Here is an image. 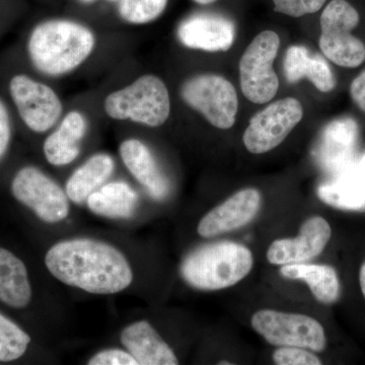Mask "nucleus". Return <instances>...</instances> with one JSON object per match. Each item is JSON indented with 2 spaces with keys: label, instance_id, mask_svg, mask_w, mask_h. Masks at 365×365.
<instances>
[{
  "label": "nucleus",
  "instance_id": "obj_1",
  "mask_svg": "<svg viewBox=\"0 0 365 365\" xmlns=\"http://www.w3.org/2000/svg\"><path fill=\"white\" fill-rule=\"evenodd\" d=\"M46 267L56 279L93 294H114L130 287L133 272L119 250L91 239L57 242L47 252Z\"/></svg>",
  "mask_w": 365,
  "mask_h": 365
},
{
  "label": "nucleus",
  "instance_id": "obj_2",
  "mask_svg": "<svg viewBox=\"0 0 365 365\" xmlns=\"http://www.w3.org/2000/svg\"><path fill=\"white\" fill-rule=\"evenodd\" d=\"M97 40L90 28L78 21L55 19L38 24L29 37L31 63L41 73L61 76L90 58Z\"/></svg>",
  "mask_w": 365,
  "mask_h": 365
},
{
  "label": "nucleus",
  "instance_id": "obj_3",
  "mask_svg": "<svg viewBox=\"0 0 365 365\" xmlns=\"http://www.w3.org/2000/svg\"><path fill=\"white\" fill-rule=\"evenodd\" d=\"M254 265L253 254L234 242L204 245L187 255L180 272L190 287L200 290H220L244 279Z\"/></svg>",
  "mask_w": 365,
  "mask_h": 365
},
{
  "label": "nucleus",
  "instance_id": "obj_4",
  "mask_svg": "<svg viewBox=\"0 0 365 365\" xmlns=\"http://www.w3.org/2000/svg\"><path fill=\"white\" fill-rule=\"evenodd\" d=\"M104 111L111 119L155 128L169 119V91L157 76L144 74L130 85L109 93L104 101Z\"/></svg>",
  "mask_w": 365,
  "mask_h": 365
},
{
  "label": "nucleus",
  "instance_id": "obj_5",
  "mask_svg": "<svg viewBox=\"0 0 365 365\" xmlns=\"http://www.w3.org/2000/svg\"><path fill=\"white\" fill-rule=\"evenodd\" d=\"M319 45L327 58L337 66L355 68L365 61V45L352 35L359 14L346 0H332L321 14Z\"/></svg>",
  "mask_w": 365,
  "mask_h": 365
},
{
  "label": "nucleus",
  "instance_id": "obj_6",
  "mask_svg": "<svg viewBox=\"0 0 365 365\" xmlns=\"http://www.w3.org/2000/svg\"><path fill=\"white\" fill-rule=\"evenodd\" d=\"M279 36L273 31L259 34L240 62V81L245 97L255 104L272 100L279 88V79L273 63L279 50Z\"/></svg>",
  "mask_w": 365,
  "mask_h": 365
},
{
  "label": "nucleus",
  "instance_id": "obj_7",
  "mask_svg": "<svg viewBox=\"0 0 365 365\" xmlns=\"http://www.w3.org/2000/svg\"><path fill=\"white\" fill-rule=\"evenodd\" d=\"M252 327L271 345L306 348L322 352L327 345L324 327L306 314L262 309L252 317Z\"/></svg>",
  "mask_w": 365,
  "mask_h": 365
},
{
  "label": "nucleus",
  "instance_id": "obj_8",
  "mask_svg": "<svg viewBox=\"0 0 365 365\" xmlns=\"http://www.w3.org/2000/svg\"><path fill=\"white\" fill-rule=\"evenodd\" d=\"M184 102L218 129H230L237 119L239 100L227 79L216 74H200L182 83Z\"/></svg>",
  "mask_w": 365,
  "mask_h": 365
},
{
  "label": "nucleus",
  "instance_id": "obj_9",
  "mask_svg": "<svg viewBox=\"0 0 365 365\" xmlns=\"http://www.w3.org/2000/svg\"><path fill=\"white\" fill-rule=\"evenodd\" d=\"M11 193L46 223L62 222L68 215L66 192L38 168L25 167L19 170L11 182Z\"/></svg>",
  "mask_w": 365,
  "mask_h": 365
},
{
  "label": "nucleus",
  "instance_id": "obj_10",
  "mask_svg": "<svg viewBox=\"0 0 365 365\" xmlns=\"http://www.w3.org/2000/svg\"><path fill=\"white\" fill-rule=\"evenodd\" d=\"M9 93L24 123L35 133H45L58 124L63 105L55 91L26 74L9 81Z\"/></svg>",
  "mask_w": 365,
  "mask_h": 365
},
{
  "label": "nucleus",
  "instance_id": "obj_11",
  "mask_svg": "<svg viewBox=\"0 0 365 365\" xmlns=\"http://www.w3.org/2000/svg\"><path fill=\"white\" fill-rule=\"evenodd\" d=\"M302 116L304 110L297 98L276 101L252 118L242 136L245 146L254 155L274 150L294 130Z\"/></svg>",
  "mask_w": 365,
  "mask_h": 365
},
{
  "label": "nucleus",
  "instance_id": "obj_12",
  "mask_svg": "<svg viewBox=\"0 0 365 365\" xmlns=\"http://www.w3.org/2000/svg\"><path fill=\"white\" fill-rule=\"evenodd\" d=\"M359 128L354 119L340 118L330 122L314 144L313 157L327 175L336 174L354 163L359 148Z\"/></svg>",
  "mask_w": 365,
  "mask_h": 365
},
{
  "label": "nucleus",
  "instance_id": "obj_13",
  "mask_svg": "<svg viewBox=\"0 0 365 365\" xmlns=\"http://www.w3.org/2000/svg\"><path fill=\"white\" fill-rule=\"evenodd\" d=\"M332 230L325 218L313 216L300 228L294 239H281L269 247L267 260L273 265L302 264L313 260L325 250Z\"/></svg>",
  "mask_w": 365,
  "mask_h": 365
},
{
  "label": "nucleus",
  "instance_id": "obj_14",
  "mask_svg": "<svg viewBox=\"0 0 365 365\" xmlns=\"http://www.w3.org/2000/svg\"><path fill=\"white\" fill-rule=\"evenodd\" d=\"M261 204L258 190L242 189L204 216L197 232L200 237L209 239L245 227L258 215Z\"/></svg>",
  "mask_w": 365,
  "mask_h": 365
},
{
  "label": "nucleus",
  "instance_id": "obj_15",
  "mask_svg": "<svg viewBox=\"0 0 365 365\" xmlns=\"http://www.w3.org/2000/svg\"><path fill=\"white\" fill-rule=\"evenodd\" d=\"M178 39L190 49L205 52L227 51L235 38L234 23L217 14H199L182 21Z\"/></svg>",
  "mask_w": 365,
  "mask_h": 365
},
{
  "label": "nucleus",
  "instance_id": "obj_16",
  "mask_svg": "<svg viewBox=\"0 0 365 365\" xmlns=\"http://www.w3.org/2000/svg\"><path fill=\"white\" fill-rule=\"evenodd\" d=\"M119 153L125 167L151 198L158 201L167 198L170 193L169 181L145 143L136 138L126 139L120 145Z\"/></svg>",
  "mask_w": 365,
  "mask_h": 365
},
{
  "label": "nucleus",
  "instance_id": "obj_17",
  "mask_svg": "<svg viewBox=\"0 0 365 365\" xmlns=\"http://www.w3.org/2000/svg\"><path fill=\"white\" fill-rule=\"evenodd\" d=\"M319 198L343 210H365V172L359 158L340 172L329 176L318 188Z\"/></svg>",
  "mask_w": 365,
  "mask_h": 365
},
{
  "label": "nucleus",
  "instance_id": "obj_18",
  "mask_svg": "<svg viewBox=\"0 0 365 365\" xmlns=\"http://www.w3.org/2000/svg\"><path fill=\"white\" fill-rule=\"evenodd\" d=\"M122 344L138 365H177L176 354L148 321L126 327L120 337Z\"/></svg>",
  "mask_w": 365,
  "mask_h": 365
},
{
  "label": "nucleus",
  "instance_id": "obj_19",
  "mask_svg": "<svg viewBox=\"0 0 365 365\" xmlns=\"http://www.w3.org/2000/svg\"><path fill=\"white\" fill-rule=\"evenodd\" d=\"M88 131V120L83 113H67L58 126L46 138L43 151L47 162L55 167H64L78 158L81 143Z\"/></svg>",
  "mask_w": 365,
  "mask_h": 365
},
{
  "label": "nucleus",
  "instance_id": "obj_20",
  "mask_svg": "<svg viewBox=\"0 0 365 365\" xmlns=\"http://www.w3.org/2000/svg\"><path fill=\"white\" fill-rule=\"evenodd\" d=\"M284 73L288 83L307 78L322 93H329L336 86L332 69L321 55L311 54L304 46L288 48L284 59Z\"/></svg>",
  "mask_w": 365,
  "mask_h": 365
},
{
  "label": "nucleus",
  "instance_id": "obj_21",
  "mask_svg": "<svg viewBox=\"0 0 365 365\" xmlns=\"http://www.w3.org/2000/svg\"><path fill=\"white\" fill-rule=\"evenodd\" d=\"M115 170V160L108 153L91 155L67 180L66 192L69 200L76 204L86 202L93 192L110 179Z\"/></svg>",
  "mask_w": 365,
  "mask_h": 365
},
{
  "label": "nucleus",
  "instance_id": "obj_22",
  "mask_svg": "<svg viewBox=\"0 0 365 365\" xmlns=\"http://www.w3.org/2000/svg\"><path fill=\"white\" fill-rule=\"evenodd\" d=\"M32 300V287L24 262L0 247V302L14 309H24Z\"/></svg>",
  "mask_w": 365,
  "mask_h": 365
},
{
  "label": "nucleus",
  "instance_id": "obj_23",
  "mask_svg": "<svg viewBox=\"0 0 365 365\" xmlns=\"http://www.w3.org/2000/svg\"><path fill=\"white\" fill-rule=\"evenodd\" d=\"M280 274L288 279L304 281L312 294L324 304H332L339 299V277L332 266L318 264H288L280 269Z\"/></svg>",
  "mask_w": 365,
  "mask_h": 365
},
{
  "label": "nucleus",
  "instance_id": "obj_24",
  "mask_svg": "<svg viewBox=\"0 0 365 365\" xmlns=\"http://www.w3.org/2000/svg\"><path fill=\"white\" fill-rule=\"evenodd\" d=\"M86 203L95 215L115 220H126L135 212L138 194L127 182H107L91 194Z\"/></svg>",
  "mask_w": 365,
  "mask_h": 365
},
{
  "label": "nucleus",
  "instance_id": "obj_25",
  "mask_svg": "<svg viewBox=\"0 0 365 365\" xmlns=\"http://www.w3.org/2000/svg\"><path fill=\"white\" fill-rule=\"evenodd\" d=\"M30 343L29 334L0 313V361L9 362L21 359Z\"/></svg>",
  "mask_w": 365,
  "mask_h": 365
},
{
  "label": "nucleus",
  "instance_id": "obj_26",
  "mask_svg": "<svg viewBox=\"0 0 365 365\" xmlns=\"http://www.w3.org/2000/svg\"><path fill=\"white\" fill-rule=\"evenodd\" d=\"M117 4L122 20L131 25H146L162 16L169 0H119Z\"/></svg>",
  "mask_w": 365,
  "mask_h": 365
},
{
  "label": "nucleus",
  "instance_id": "obj_27",
  "mask_svg": "<svg viewBox=\"0 0 365 365\" xmlns=\"http://www.w3.org/2000/svg\"><path fill=\"white\" fill-rule=\"evenodd\" d=\"M327 0H273L274 11L276 13L300 18L319 11Z\"/></svg>",
  "mask_w": 365,
  "mask_h": 365
},
{
  "label": "nucleus",
  "instance_id": "obj_28",
  "mask_svg": "<svg viewBox=\"0 0 365 365\" xmlns=\"http://www.w3.org/2000/svg\"><path fill=\"white\" fill-rule=\"evenodd\" d=\"M273 360L278 365H321V359L306 348L281 347L273 353Z\"/></svg>",
  "mask_w": 365,
  "mask_h": 365
},
{
  "label": "nucleus",
  "instance_id": "obj_29",
  "mask_svg": "<svg viewBox=\"0 0 365 365\" xmlns=\"http://www.w3.org/2000/svg\"><path fill=\"white\" fill-rule=\"evenodd\" d=\"M90 365H138L128 351L107 349L97 353L88 361Z\"/></svg>",
  "mask_w": 365,
  "mask_h": 365
},
{
  "label": "nucleus",
  "instance_id": "obj_30",
  "mask_svg": "<svg viewBox=\"0 0 365 365\" xmlns=\"http://www.w3.org/2000/svg\"><path fill=\"white\" fill-rule=\"evenodd\" d=\"M11 122L9 113L7 111L6 105L0 100V162L6 157L11 144Z\"/></svg>",
  "mask_w": 365,
  "mask_h": 365
},
{
  "label": "nucleus",
  "instance_id": "obj_31",
  "mask_svg": "<svg viewBox=\"0 0 365 365\" xmlns=\"http://www.w3.org/2000/svg\"><path fill=\"white\" fill-rule=\"evenodd\" d=\"M350 95L357 107L365 113V69L352 81Z\"/></svg>",
  "mask_w": 365,
  "mask_h": 365
},
{
  "label": "nucleus",
  "instance_id": "obj_32",
  "mask_svg": "<svg viewBox=\"0 0 365 365\" xmlns=\"http://www.w3.org/2000/svg\"><path fill=\"white\" fill-rule=\"evenodd\" d=\"M359 284L361 288L362 294L365 299V262L362 264L361 268L359 271Z\"/></svg>",
  "mask_w": 365,
  "mask_h": 365
},
{
  "label": "nucleus",
  "instance_id": "obj_33",
  "mask_svg": "<svg viewBox=\"0 0 365 365\" xmlns=\"http://www.w3.org/2000/svg\"><path fill=\"white\" fill-rule=\"evenodd\" d=\"M192 1L195 2L197 4H200V6H208V4H215L216 0H192Z\"/></svg>",
  "mask_w": 365,
  "mask_h": 365
},
{
  "label": "nucleus",
  "instance_id": "obj_34",
  "mask_svg": "<svg viewBox=\"0 0 365 365\" xmlns=\"http://www.w3.org/2000/svg\"><path fill=\"white\" fill-rule=\"evenodd\" d=\"M79 2L83 4H95L96 1H98V0H78ZM107 1L110 2H118L119 0H107Z\"/></svg>",
  "mask_w": 365,
  "mask_h": 365
},
{
  "label": "nucleus",
  "instance_id": "obj_35",
  "mask_svg": "<svg viewBox=\"0 0 365 365\" xmlns=\"http://www.w3.org/2000/svg\"><path fill=\"white\" fill-rule=\"evenodd\" d=\"M359 163L361 165V167L364 168L365 172V153L361 155V158H359Z\"/></svg>",
  "mask_w": 365,
  "mask_h": 365
},
{
  "label": "nucleus",
  "instance_id": "obj_36",
  "mask_svg": "<svg viewBox=\"0 0 365 365\" xmlns=\"http://www.w3.org/2000/svg\"><path fill=\"white\" fill-rule=\"evenodd\" d=\"M220 364H227V365H230V364H230V362H220Z\"/></svg>",
  "mask_w": 365,
  "mask_h": 365
}]
</instances>
